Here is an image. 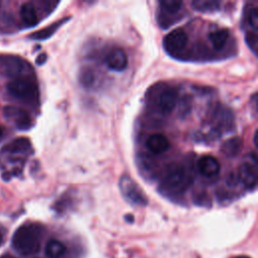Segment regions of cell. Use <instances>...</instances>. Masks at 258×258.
<instances>
[{"instance_id":"5","label":"cell","mask_w":258,"mask_h":258,"mask_svg":"<svg viewBox=\"0 0 258 258\" xmlns=\"http://www.w3.org/2000/svg\"><path fill=\"white\" fill-rule=\"evenodd\" d=\"M3 114L5 118L13 123L18 130H28L32 125L30 116L18 107L6 106L3 109Z\"/></svg>"},{"instance_id":"17","label":"cell","mask_w":258,"mask_h":258,"mask_svg":"<svg viewBox=\"0 0 258 258\" xmlns=\"http://www.w3.org/2000/svg\"><path fill=\"white\" fill-rule=\"evenodd\" d=\"M69 19H70V17L69 18H63V19H61V20H59V21H57L55 23H52L51 25H49V26H47V27H45V28H43L41 30L36 31L32 35H30V37L33 38V39H38V40L46 39V38L50 37L62 25V23L66 22Z\"/></svg>"},{"instance_id":"22","label":"cell","mask_w":258,"mask_h":258,"mask_svg":"<svg viewBox=\"0 0 258 258\" xmlns=\"http://www.w3.org/2000/svg\"><path fill=\"white\" fill-rule=\"evenodd\" d=\"M247 20L249 22V24L253 27L254 30H257V26H258V11L256 7H253L252 9H250L248 15H247Z\"/></svg>"},{"instance_id":"9","label":"cell","mask_w":258,"mask_h":258,"mask_svg":"<svg viewBox=\"0 0 258 258\" xmlns=\"http://www.w3.org/2000/svg\"><path fill=\"white\" fill-rule=\"evenodd\" d=\"M177 92L172 88L164 89L157 98V107L162 114H170L177 104Z\"/></svg>"},{"instance_id":"15","label":"cell","mask_w":258,"mask_h":258,"mask_svg":"<svg viewBox=\"0 0 258 258\" xmlns=\"http://www.w3.org/2000/svg\"><path fill=\"white\" fill-rule=\"evenodd\" d=\"M209 38L216 49H221L225 46L229 38V30L226 28H220L210 32Z\"/></svg>"},{"instance_id":"1","label":"cell","mask_w":258,"mask_h":258,"mask_svg":"<svg viewBox=\"0 0 258 258\" xmlns=\"http://www.w3.org/2000/svg\"><path fill=\"white\" fill-rule=\"evenodd\" d=\"M42 227L35 223H26L20 226L13 234L12 247L22 256L38 253L41 245Z\"/></svg>"},{"instance_id":"28","label":"cell","mask_w":258,"mask_h":258,"mask_svg":"<svg viewBox=\"0 0 258 258\" xmlns=\"http://www.w3.org/2000/svg\"><path fill=\"white\" fill-rule=\"evenodd\" d=\"M1 258H13V257H10V256H4V257H1Z\"/></svg>"},{"instance_id":"23","label":"cell","mask_w":258,"mask_h":258,"mask_svg":"<svg viewBox=\"0 0 258 258\" xmlns=\"http://www.w3.org/2000/svg\"><path fill=\"white\" fill-rule=\"evenodd\" d=\"M95 80V76L93 74V72L91 70H87L85 72L82 73L81 76V83L85 86V87H90Z\"/></svg>"},{"instance_id":"13","label":"cell","mask_w":258,"mask_h":258,"mask_svg":"<svg viewBox=\"0 0 258 258\" xmlns=\"http://www.w3.org/2000/svg\"><path fill=\"white\" fill-rule=\"evenodd\" d=\"M20 17L27 26H33L38 21L36 9L32 3L26 2L20 7Z\"/></svg>"},{"instance_id":"2","label":"cell","mask_w":258,"mask_h":258,"mask_svg":"<svg viewBox=\"0 0 258 258\" xmlns=\"http://www.w3.org/2000/svg\"><path fill=\"white\" fill-rule=\"evenodd\" d=\"M8 93L21 101L32 102L37 99V85L29 77H20L13 79L7 84Z\"/></svg>"},{"instance_id":"19","label":"cell","mask_w":258,"mask_h":258,"mask_svg":"<svg viewBox=\"0 0 258 258\" xmlns=\"http://www.w3.org/2000/svg\"><path fill=\"white\" fill-rule=\"evenodd\" d=\"M192 7L200 12L209 13L219 10L220 2L215 0H196L192 2Z\"/></svg>"},{"instance_id":"3","label":"cell","mask_w":258,"mask_h":258,"mask_svg":"<svg viewBox=\"0 0 258 258\" xmlns=\"http://www.w3.org/2000/svg\"><path fill=\"white\" fill-rule=\"evenodd\" d=\"M120 190L127 201L136 206L147 205V199L135 181L129 176H122L119 182Z\"/></svg>"},{"instance_id":"21","label":"cell","mask_w":258,"mask_h":258,"mask_svg":"<svg viewBox=\"0 0 258 258\" xmlns=\"http://www.w3.org/2000/svg\"><path fill=\"white\" fill-rule=\"evenodd\" d=\"M245 40L249 48L253 51V53H256L257 48V32L256 31H247L245 34Z\"/></svg>"},{"instance_id":"4","label":"cell","mask_w":258,"mask_h":258,"mask_svg":"<svg viewBox=\"0 0 258 258\" xmlns=\"http://www.w3.org/2000/svg\"><path fill=\"white\" fill-rule=\"evenodd\" d=\"M27 68V63L23 59L13 55H3L0 56V72L7 77H12L14 79L23 76V72Z\"/></svg>"},{"instance_id":"14","label":"cell","mask_w":258,"mask_h":258,"mask_svg":"<svg viewBox=\"0 0 258 258\" xmlns=\"http://www.w3.org/2000/svg\"><path fill=\"white\" fill-rule=\"evenodd\" d=\"M30 148V141L25 137H19L8 143L3 151L6 153H23Z\"/></svg>"},{"instance_id":"20","label":"cell","mask_w":258,"mask_h":258,"mask_svg":"<svg viewBox=\"0 0 258 258\" xmlns=\"http://www.w3.org/2000/svg\"><path fill=\"white\" fill-rule=\"evenodd\" d=\"M160 8L164 10L166 13L174 14L178 12L182 6L181 1H176V0H163L159 2Z\"/></svg>"},{"instance_id":"26","label":"cell","mask_w":258,"mask_h":258,"mask_svg":"<svg viewBox=\"0 0 258 258\" xmlns=\"http://www.w3.org/2000/svg\"><path fill=\"white\" fill-rule=\"evenodd\" d=\"M2 241H3V236H2V233L0 232V245H1V243H2Z\"/></svg>"},{"instance_id":"10","label":"cell","mask_w":258,"mask_h":258,"mask_svg":"<svg viewBox=\"0 0 258 258\" xmlns=\"http://www.w3.org/2000/svg\"><path fill=\"white\" fill-rule=\"evenodd\" d=\"M198 169L206 177H214L219 174L221 165L219 160L210 154L203 155L198 161Z\"/></svg>"},{"instance_id":"8","label":"cell","mask_w":258,"mask_h":258,"mask_svg":"<svg viewBox=\"0 0 258 258\" xmlns=\"http://www.w3.org/2000/svg\"><path fill=\"white\" fill-rule=\"evenodd\" d=\"M239 178L248 189H255L257 185L256 161L244 162L239 167Z\"/></svg>"},{"instance_id":"27","label":"cell","mask_w":258,"mask_h":258,"mask_svg":"<svg viewBox=\"0 0 258 258\" xmlns=\"http://www.w3.org/2000/svg\"><path fill=\"white\" fill-rule=\"evenodd\" d=\"M1 136H2V129H1V127H0V139H1Z\"/></svg>"},{"instance_id":"25","label":"cell","mask_w":258,"mask_h":258,"mask_svg":"<svg viewBox=\"0 0 258 258\" xmlns=\"http://www.w3.org/2000/svg\"><path fill=\"white\" fill-rule=\"evenodd\" d=\"M233 258H250V257L246 256V255H239V256H236V257H233Z\"/></svg>"},{"instance_id":"16","label":"cell","mask_w":258,"mask_h":258,"mask_svg":"<svg viewBox=\"0 0 258 258\" xmlns=\"http://www.w3.org/2000/svg\"><path fill=\"white\" fill-rule=\"evenodd\" d=\"M66 252V246L58 240H49L45 246L47 258H61Z\"/></svg>"},{"instance_id":"18","label":"cell","mask_w":258,"mask_h":258,"mask_svg":"<svg viewBox=\"0 0 258 258\" xmlns=\"http://www.w3.org/2000/svg\"><path fill=\"white\" fill-rule=\"evenodd\" d=\"M241 148H242V139L239 137H234L224 142L222 146V151L227 156H235L240 152Z\"/></svg>"},{"instance_id":"12","label":"cell","mask_w":258,"mask_h":258,"mask_svg":"<svg viewBox=\"0 0 258 258\" xmlns=\"http://www.w3.org/2000/svg\"><path fill=\"white\" fill-rule=\"evenodd\" d=\"M170 146L168 138L161 133L151 134L146 139V147L154 154H160L165 152Z\"/></svg>"},{"instance_id":"7","label":"cell","mask_w":258,"mask_h":258,"mask_svg":"<svg viewBox=\"0 0 258 258\" xmlns=\"http://www.w3.org/2000/svg\"><path fill=\"white\" fill-rule=\"evenodd\" d=\"M187 34L182 28H176L170 31L163 39L164 47L170 52L182 50L187 43Z\"/></svg>"},{"instance_id":"6","label":"cell","mask_w":258,"mask_h":258,"mask_svg":"<svg viewBox=\"0 0 258 258\" xmlns=\"http://www.w3.org/2000/svg\"><path fill=\"white\" fill-rule=\"evenodd\" d=\"M165 182L173 188L182 187L187 181L185 168L178 163H171L167 166L164 175Z\"/></svg>"},{"instance_id":"11","label":"cell","mask_w":258,"mask_h":258,"mask_svg":"<svg viewBox=\"0 0 258 258\" xmlns=\"http://www.w3.org/2000/svg\"><path fill=\"white\" fill-rule=\"evenodd\" d=\"M106 63L110 70L122 72L127 68L128 64L127 54L122 48L112 49L106 57Z\"/></svg>"},{"instance_id":"24","label":"cell","mask_w":258,"mask_h":258,"mask_svg":"<svg viewBox=\"0 0 258 258\" xmlns=\"http://www.w3.org/2000/svg\"><path fill=\"white\" fill-rule=\"evenodd\" d=\"M45 60H46V55H45V53H42V54L38 55V57L36 59V63L37 64H42Z\"/></svg>"}]
</instances>
